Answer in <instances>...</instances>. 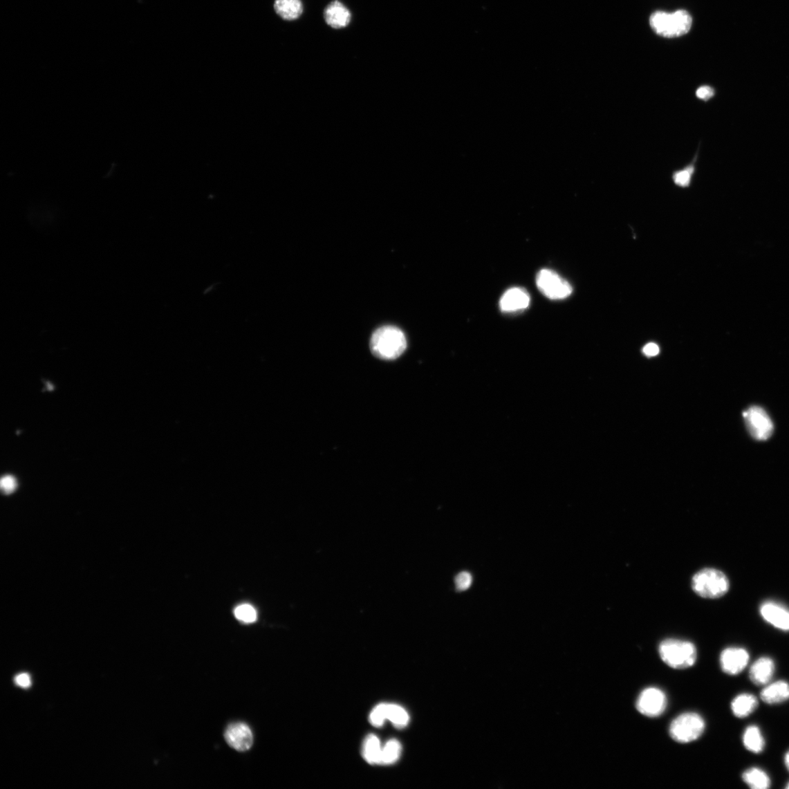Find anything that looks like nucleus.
Returning <instances> with one entry per match:
<instances>
[{
	"mask_svg": "<svg viewBox=\"0 0 789 789\" xmlns=\"http://www.w3.org/2000/svg\"><path fill=\"white\" fill-rule=\"evenodd\" d=\"M227 743L236 751H248L253 745V734L250 728L244 723L231 724L225 733Z\"/></svg>",
	"mask_w": 789,
	"mask_h": 789,
	"instance_id": "10",
	"label": "nucleus"
},
{
	"mask_svg": "<svg viewBox=\"0 0 789 789\" xmlns=\"http://www.w3.org/2000/svg\"><path fill=\"white\" fill-rule=\"evenodd\" d=\"M382 748L377 736L369 735L364 745V756L371 765H380Z\"/></svg>",
	"mask_w": 789,
	"mask_h": 789,
	"instance_id": "21",
	"label": "nucleus"
},
{
	"mask_svg": "<svg viewBox=\"0 0 789 789\" xmlns=\"http://www.w3.org/2000/svg\"><path fill=\"white\" fill-rule=\"evenodd\" d=\"M698 151L695 154L694 157L691 163L681 168V169L677 170L672 173L671 180L676 187L682 189H687L691 187L696 170V161L698 160Z\"/></svg>",
	"mask_w": 789,
	"mask_h": 789,
	"instance_id": "19",
	"label": "nucleus"
},
{
	"mask_svg": "<svg viewBox=\"0 0 789 789\" xmlns=\"http://www.w3.org/2000/svg\"><path fill=\"white\" fill-rule=\"evenodd\" d=\"M659 352H660V349H659L658 346L654 343H649L643 348V353L648 357L656 356Z\"/></svg>",
	"mask_w": 789,
	"mask_h": 789,
	"instance_id": "29",
	"label": "nucleus"
},
{
	"mask_svg": "<svg viewBox=\"0 0 789 789\" xmlns=\"http://www.w3.org/2000/svg\"><path fill=\"white\" fill-rule=\"evenodd\" d=\"M16 683L22 688H28L30 685V678L28 674H21L15 679Z\"/></svg>",
	"mask_w": 789,
	"mask_h": 789,
	"instance_id": "30",
	"label": "nucleus"
},
{
	"mask_svg": "<svg viewBox=\"0 0 789 789\" xmlns=\"http://www.w3.org/2000/svg\"><path fill=\"white\" fill-rule=\"evenodd\" d=\"M274 8L276 14L287 21L299 19L304 12L301 0H275Z\"/></svg>",
	"mask_w": 789,
	"mask_h": 789,
	"instance_id": "16",
	"label": "nucleus"
},
{
	"mask_svg": "<svg viewBox=\"0 0 789 789\" xmlns=\"http://www.w3.org/2000/svg\"><path fill=\"white\" fill-rule=\"evenodd\" d=\"M747 429L753 438L767 440L772 434L774 425L767 411L758 406L748 408L743 414Z\"/></svg>",
	"mask_w": 789,
	"mask_h": 789,
	"instance_id": "7",
	"label": "nucleus"
},
{
	"mask_svg": "<svg viewBox=\"0 0 789 789\" xmlns=\"http://www.w3.org/2000/svg\"><path fill=\"white\" fill-rule=\"evenodd\" d=\"M539 291L551 300L566 299L573 293L571 284L550 269H542L537 276Z\"/></svg>",
	"mask_w": 789,
	"mask_h": 789,
	"instance_id": "6",
	"label": "nucleus"
},
{
	"mask_svg": "<svg viewBox=\"0 0 789 789\" xmlns=\"http://www.w3.org/2000/svg\"><path fill=\"white\" fill-rule=\"evenodd\" d=\"M659 654L669 667L683 669L692 667L696 660V649L688 641L668 639L659 646Z\"/></svg>",
	"mask_w": 789,
	"mask_h": 789,
	"instance_id": "3",
	"label": "nucleus"
},
{
	"mask_svg": "<svg viewBox=\"0 0 789 789\" xmlns=\"http://www.w3.org/2000/svg\"><path fill=\"white\" fill-rule=\"evenodd\" d=\"M667 705L666 694L657 688L651 687L642 691L637 701L639 712L647 717L660 716Z\"/></svg>",
	"mask_w": 789,
	"mask_h": 789,
	"instance_id": "8",
	"label": "nucleus"
},
{
	"mask_svg": "<svg viewBox=\"0 0 789 789\" xmlns=\"http://www.w3.org/2000/svg\"><path fill=\"white\" fill-rule=\"evenodd\" d=\"M763 618L774 627L789 631V611L783 606L773 602L763 604L760 608Z\"/></svg>",
	"mask_w": 789,
	"mask_h": 789,
	"instance_id": "13",
	"label": "nucleus"
},
{
	"mask_svg": "<svg viewBox=\"0 0 789 789\" xmlns=\"http://www.w3.org/2000/svg\"><path fill=\"white\" fill-rule=\"evenodd\" d=\"M236 618L245 624H252L256 622L257 612L254 608L250 604H241L236 608L234 611Z\"/></svg>",
	"mask_w": 789,
	"mask_h": 789,
	"instance_id": "24",
	"label": "nucleus"
},
{
	"mask_svg": "<svg viewBox=\"0 0 789 789\" xmlns=\"http://www.w3.org/2000/svg\"><path fill=\"white\" fill-rule=\"evenodd\" d=\"M715 95L716 91L714 88L709 85L698 86L695 91L696 98L705 102L713 99Z\"/></svg>",
	"mask_w": 789,
	"mask_h": 789,
	"instance_id": "26",
	"label": "nucleus"
},
{
	"mask_svg": "<svg viewBox=\"0 0 789 789\" xmlns=\"http://www.w3.org/2000/svg\"><path fill=\"white\" fill-rule=\"evenodd\" d=\"M743 742L748 751L754 754L761 753L765 748L764 736H763L760 729L755 725L749 726L745 729L743 733Z\"/></svg>",
	"mask_w": 789,
	"mask_h": 789,
	"instance_id": "18",
	"label": "nucleus"
},
{
	"mask_svg": "<svg viewBox=\"0 0 789 789\" xmlns=\"http://www.w3.org/2000/svg\"><path fill=\"white\" fill-rule=\"evenodd\" d=\"M387 718L391 721L398 728L407 726L409 721L407 711L397 705H387Z\"/></svg>",
	"mask_w": 789,
	"mask_h": 789,
	"instance_id": "23",
	"label": "nucleus"
},
{
	"mask_svg": "<svg viewBox=\"0 0 789 789\" xmlns=\"http://www.w3.org/2000/svg\"><path fill=\"white\" fill-rule=\"evenodd\" d=\"M784 763L786 768L789 771V751L785 755Z\"/></svg>",
	"mask_w": 789,
	"mask_h": 789,
	"instance_id": "31",
	"label": "nucleus"
},
{
	"mask_svg": "<svg viewBox=\"0 0 789 789\" xmlns=\"http://www.w3.org/2000/svg\"><path fill=\"white\" fill-rule=\"evenodd\" d=\"M705 729V721L700 715L687 713L679 716L671 722L669 734L678 743H689L700 739Z\"/></svg>",
	"mask_w": 789,
	"mask_h": 789,
	"instance_id": "5",
	"label": "nucleus"
},
{
	"mask_svg": "<svg viewBox=\"0 0 789 789\" xmlns=\"http://www.w3.org/2000/svg\"><path fill=\"white\" fill-rule=\"evenodd\" d=\"M387 704H380L375 707L370 715V722L373 726L380 727L387 720Z\"/></svg>",
	"mask_w": 789,
	"mask_h": 789,
	"instance_id": "25",
	"label": "nucleus"
},
{
	"mask_svg": "<svg viewBox=\"0 0 789 789\" xmlns=\"http://www.w3.org/2000/svg\"><path fill=\"white\" fill-rule=\"evenodd\" d=\"M761 700L768 705H778L789 700V683L779 680L766 685L760 694Z\"/></svg>",
	"mask_w": 789,
	"mask_h": 789,
	"instance_id": "15",
	"label": "nucleus"
},
{
	"mask_svg": "<svg viewBox=\"0 0 789 789\" xmlns=\"http://www.w3.org/2000/svg\"><path fill=\"white\" fill-rule=\"evenodd\" d=\"M750 660L749 653L743 648H731L723 650L720 656L721 667L730 676H736L746 668Z\"/></svg>",
	"mask_w": 789,
	"mask_h": 789,
	"instance_id": "9",
	"label": "nucleus"
},
{
	"mask_svg": "<svg viewBox=\"0 0 789 789\" xmlns=\"http://www.w3.org/2000/svg\"><path fill=\"white\" fill-rule=\"evenodd\" d=\"M530 302L531 297L526 290L513 288L503 295L499 301V307L503 313H515L526 309Z\"/></svg>",
	"mask_w": 789,
	"mask_h": 789,
	"instance_id": "12",
	"label": "nucleus"
},
{
	"mask_svg": "<svg viewBox=\"0 0 789 789\" xmlns=\"http://www.w3.org/2000/svg\"><path fill=\"white\" fill-rule=\"evenodd\" d=\"M1 488L3 492L6 494H11L17 489V483L16 479L11 475H6L2 478Z\"/></svg>",
	"mask_w": 789,
	"mask_h": 789,
	"instance_id": "28",
	"label": "nucleus"
},
{
	"mask_svg": "<svg viewBox=\"0 0 789 789\" xmlns=\"http://www.w3.org/2000/svg\"><path fill=\"white\" fill-rule=\"evenodd\" d=\"M758 706L757 698L748 693L736 696L731 705L733 714L739 718H744L752 714Z\"/></svg>",
	"mask_w": 789,
	"mask_h": 789,
	"instance_id": "17",
	"label": "nucleus"
},
{
	"mask_svg": "<svg viewBox=\"0 0 789 789\" xmlns=\"http://www.w3.org/2000/svg\"><path fill=\"white\" fill-rule=\"evenodd\" d=\"M407 346L405 333L393 326H384L375 331L371 339L370 349L374 356L386 360H395L402 355Z\"/></svg>",
	"mask_w": 789,
	"mask_h": 789,
	"instance_id": "1",
	"label": "nucleus"
},
{
	"mask_svg": "<svg viewBox=\"0 0 789 789\" xmlns=\"http://www.w3.org/2000/svg\"><path fill=\"white\" fill-rule=\"evenodd\" d=\"M323 18L333 29H344L351 24L352 12L340 0H333L323 11Z\"/></svg>",
	"mask_w": 789,
	"mask_h": 789,
	"instance_id": "11",
	"label": "nucleus"
},
{
	"mask_svg": "<svg viewBox=\"0 0 789 789\" xmlns=\"http://www.w3.org/2000/svg\"><path fill=\"white\" fill-rule=\"evenodd\" d=\"M775 671V665L770 657L763 656L751 666L749 678L756 685H766L772 679Z\"/></svg>",
	"mask_w": 789,
	"mask_h": 789,
	"instance_id": "14",
	"label": "nucleus"
},
{
	"mask_svg": "<svg viewBox=\"0 0 789 789\" xmlns=\"http://www.w3.org/2000/svg\"><path fill=\"white\" fill-rule=\"evenodd\" d=\"M786 788H787V789H789V782L788 783V784H787V786H786Z\"/></svg>",
	"mask_w": 789,
	"mask_h": 789,
	"instance_id": "32",
	"label": "nucleus"
},
{
	"mask_svg": "<svg viewBox=\"0 0 789 789\" xmlns=\"http://www.w3.org/2000/svg\"><path fill=\"white\" fill-rule=\"evenodd\" d=\"M693 19L689 12L678 10L674 12L656 11L651 16L650 25L658 35L667 38L678 37L689 33Z\"/></svg>",
	"mask_w": 789,
	"mask_h": 789,
	"instance_id": "2",
	"label": "nucleus"
},
{
	"mask_svg": "<svg viewBox=\"0 0 789 789\" xmlns=\"http://www.w3.org/2000/svg\"><path fill=\"white\" fill-rule=\"evenodd\" d=\"M692 588L704 598L717 599L725 595L730 589L727 577L715 568H705L692 578Z\"/></svg>",
	"mask_w": 789,
	"mask_h": 789,
	"instance_id": "4",
	"label": "nucleus"
},
{
	"mask_svg": "<svg viewBox=\"0 0 789 789\" xmlns=\"http://www.w3.org/2000/svg\"><path fill=\"white\" fill-rule=\"evenodd\" d=\"M402 754V745L396 740L388 741L382 748L380 765H389L393 764Z\"/></svg>",
	"mask_w": 789,
	"mask_h": 789,
	"instance_id": "22",
	"label": "nucleus"
},
{
	"mask_svg": "<svg viewBox=\"0 0 789 789\" xmlns=\"http://www.w3.org/2000/svg\"><path fill=\"white\" fill-rule=\"evenodd\" d=\"M742 779L752 789H768L771 786L769 775L758 768H752L745 770L743 773Z\"/></svg>",
	"mask_w": 789,
	"mask_h": 789,
	"instance_id": "20",
	"label": "nucleus"
},
{
	"mask_svg": "<svg viewBox=\"0 0 789 789\" xmlns=\"http://www.w3.org/2000/svg\"><path fill=\"white\" fill-rule=\"evenodd\" d=\"M472 576L470 573L463 572L456 577V586L458 591L467 590L472 584Z\"/></svg>",
	"mask_w": 789,
	"mask_h": 789,
	"instance_id": "27",
	"label": "nucleus"
}]
</instances>
